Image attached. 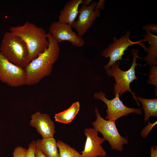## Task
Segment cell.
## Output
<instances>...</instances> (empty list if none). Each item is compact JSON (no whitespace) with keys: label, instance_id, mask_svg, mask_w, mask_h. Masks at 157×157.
Listing matches in <instances>:
<instances>
[{"label":"cell","instance_id":"obj_17","mask_svg":"<svg viewBox=\"0 0 157 157\" xmlns=\"http://www.w3.org/2000/svg\"><path fill=\"white\" fill-rule=\"evenodd\" d=\"M137 100L140 101L142 104V108L144 115V118L145 121H148L150 117H157V99H148L140 96L136 97Z\"/></svg>","mask_w":157,"mask_h":157},{"label":"cell","instance_id":"obj_22","mask_svg":"<svg viewBox=\"0 0 157 157\" xmlns=\"http://www.w3.org/2000/svg\"><path fill=\"white\" fill-rule=\"evenodd\" d=\"M35 141L33 140L28 145L26 157H35Z\"/></svg>","mask_w":157,"mask_h":157},{"label":"cell","instance_id":"obj_15","mask_svg":"<svg viewBox=\"0 0 157 157\" xmlns=\"http://www.w3.org/2000/svg\"><path fill=\"white\" fill-rule=\"evenodd\" d=\"M35 146L36 149L47 157H59L57 142L53 137L37 139Z\"/></svg>","mask_w":157,"mask_h":157},{"label":"cell","instance_id":"obj_16","mask_svg":"<svg viewBox=\"0 0 157 157\" xmlns=\"http://www.w3.org/2000/svg\"><path fill=\"white\" fill-rule=\"evenodd\" d=\"M80 108L79 102L73 103L68 109L56 114L54 116L55 120L65 124L71 122L78 113Z\"/></svg>","mask_w":157,"mask_h":157},{"label":"cell","instance_id":"obj_25","mask_svg":"<svg viewBox=\"0 0 157 157\" xmlns=\"http://www.w3.org/2000/svg\"><path fill=\"white\" fill-rule=\"evenodd\" d=\"M105 2V0H100L99 2H97V5L95 8L94 10L99 9L100 10L103 9L104 7Z\"/></svg>","mask_w":157,"mask_h":157},{"label":"cell","instance_id":"obj_7","mask_svg":"<svg viewBox=\"0 0 157 157\" xmlns=\"http://www.w3.org/2000/svg\"><path fill=\"white\" fill-rule=\"evenodd\" d=\"M119 94L117 93L114 98L111 100L106 98V95L103 92L100 91L95 92L93 94L94 99L103 102L107 106L106 115L105 119L116 121L118 118L133 113L138 115L142 113V109L129 107L125 105L119 97Z\"/></svg>","mask_w":157,"mask_h":157},{"label":"cell","instance_id":"obj_20","mask_svg":"<svg viewBox=\"0 0 157 157\" xmlns=\"http://www.w3.org/2000/svg\"><path fill=\"white\" fill-rule=\"evenodd\" d=\"M28 149L22 146H17L13 152V157H26Z\"/></svg>","mask_w":157,"mask_h":157},{"label":"cell","instance_id":"obj_8","mask_svg":"<svg viewBox=\"0 0 157 157\" xmlns=\"http://www.w3.org/2000/svg\"><path fill=\"white\" fill-rule=\"evenodd\" d=\"M0 81L12 87L26 85L24 68L10 62L0 52Z\"/></svg>","mask_w":157,"mask_h":157},{"label":"cell","instance_id":"obj_12","mask_svg":"<svg viewBox=\"0 0 157 157\" xmlns=\"http://www.w3.org/2000/svg\"><path fill=\"white\" fill-rule=\"evenodd\" d=\"M31 118L30 125L36 129L42 138L53 137L55 127L49 115L37 111L32 115Z\"/></svg>","mask_w":157,"mask_h":157},{"label":"cell","instance_id":"obj_21","mask_svg":"<svg viewBox=\"0 0 157 157\" xmlns=\"http://www.w3.org/2000/svg\"><path fill=\"white\" fill-rule=\"evenodd\" d=\"M148 124L145 126L141 132V135L143 138H146L147 137L148 134L154 126L157 123V121L153 123H151L148 120Z\"/></svg>","mask_w":157,"mask_h":157},{"label":"cell","instance_id":"obj_9","mask_svg":"<svg viewBox=\"0 0 157 157\" xmlns=\"http://www.w3.org/2000/svg\"><path fill=\"white\" fill-rule=\"evenodd\" d=\"M97 4V2L93 1L89 6L82 4L79 9L78 19L71 27L79 36L82 37L93 24L96 19L100 16V10H94Z\"/></svg>","mask_w":157,"mask_h":157},{"label":"cell","instance_id":"obj_2","mask_svg":"<svg viewBox=\"0 0 157 157\" xmlns=\"http://www.w3.org/2000/svg\"><path fill=\"white\" fill-rule=\"evenodd\" d=\"M9 31L13 35L20 37L25 42L31 61L49 47L46 32L33 23L26 22L21 26H11Z\"/></svg>","mask_w":157,"mask_h":157},{"label":"cell","instance_id":"obj_18","mask_svg":"<svg viewBox=\"0 0 157 157\" xmlns=\"http://www.w3.org/2000/svg\"><path fill=\"white\" fill-rule=\"evenodd\" d=\"M57 142L59 157H80L81 154L67 144L60 140Z\"/></svg>","mask_w":157,"mask_h":157},{"label":"cell","instance_id":"obj_23","mask_svg":"<svg viewBox=\"0 0 157 157\" xmlns=\"http://www.w3.org/2000/svg\"><path fill=\"white\" fill-rule=\"evenodd\" d=\"M142 29L150 33H157V25L155 24H149L144 26Z\"/></svg>","mask_w":157,"mask_h":157},{"label":"cell","instance_id":"obj_26","mask_svg":"<svg viewBox=\"0 0 157 157\" xmlns=\"http://www.w3.org/2000/svg\"><path fill=\"white\" fill-rule=\"evenodd\" d=\"M35 157H47L40 151L36 148L35 153Z\"/></svg>","mask_w":157,"mask_h":157},{"label":"cell","instance_id":"obj_5","mask_svg":"<svg viewBox=\"0 0 157 157\" xmlns=\"http://www.w3.org/2000/svg\"><path fill=\"white\" fill-rule=\"evenodd\" d=\"M94 112L96 119L92 123L93 128L100 133L107 141L111 149L120 151L123 149V145L127 144L128 139L122 136L118 131L115 121L107 120L102 117L98 109L95 108Z\"/></svg>","mask_w":157,"mask_h":157},{"label":"cell","instance_id":"obj_13","mask_svg":"<svg viewBox=\"0 0 157 157\" xmlns=\"http://www.w3.org/2000/svg\"><path fill=\"white\" fill-rule=\"evenodd\" d=\"M82 3V0H71L67 2L60 11L58 22L71 26L78 14L79 7Z\"/></svg>","mask_w":157,"mask_h":157},{"label":"cell","instance_id":"obj_24","mask_svg":"<svg viewBox=\"0 0 157 157\" xmlns=\"http://www.w3.org/2000/svg\"><path fill=\"white\" fill-rule=\"evenodd\" d=\"M151 157H157V147L152 146L150 149Z\"/></svg>","mask_w":157,"mask_h":157},{"label":"cell","instance_id":"obj_3","mask_svg":"<svg viewBox=\"0 0 157 157\" xmlns=\"http://www.w3.org/2000/svg\"><path fill=\"white\" fill-rule=\"evenodd\" d=\"M0 52L10 62L22 67L24 68L31 62L25 42L20 37L10 31L3 35Z\"/></svg>","mask_w":157,"mask_h":157},{"label":"cell","instance_id":"obj_10","mask_svg":"<svg viewBox=\"0 0 157 157\" xmlns=\"http://www.w3.org/2000/svg\"><path fill=\"white\" fill-rule=\"evenodd\" d=\"M49 32L57 42L63 41L70 42L72 45L77 47H83L85 41L74 32L71 26L67 24L54 21L50 24Z\"/></svg>","mask_w":157,"mask_h":157},{"label":"cell","instance_id":"obj_19","mask_svg":"<svg viewBox=\"0 0 157 157\" xmlns=\"http://www.w3.org/2000/svg\"><path fill=\"white\" fill-rule=\"evenodd\" d=\"M148 79L147 81L149 84L154 85L157 89V67L156 65L151 66L148 75Z\"/></svg>","mask_w":157,"mask_h":157},{"label":"cell","instance_id":"obj_1","mask_svg":"<svg viewBox=\"0 0 157 157\" xmlns=\"http://www.w3.org/2000/svg\"><path fill=\"white\" fill-rule=\"evenodd\" d=\"M47 36L49 42L48 48L24 68L26 85H36L50 75L54 64L59 58L60 49L58 43L49 32L47 33Z\"/></svg>","mask_w":157,"mask_h":157},{"label":"cell","instance_id":"obj_6","mask_svg":"<svg viewBox=\"0 0 157 157\" xmlns=\"http://www.w3.org/2000/svg\"><path fill=\"white\" fill-rule=\"evenodd\" d=\"M130 31H127L124 35H122L119 39L117 38L116 36L114 37L113 39V42L103 50L102 56L110 58L108 63L104 66L105 70L109 68L117 60H122V56L124 54V51L130 46L139 45L146 51L147 47L144 43L141 42V39L138 41L133 42L130 39Z\"/></svg>","mask_w":157,"mask_h":157},{"label":"cell","instance_id":"obj_11","mask_svg":"<svg viewBox=\"0 0 157 157\" xmlns=\"http://www.w3.org/2000/svg\"><path fill=\"white\" fill-rule=\"evenodd\" d=\"M86 140L80 157H105L107 153L101 145L106 141L98 135V132L93 128H87L84 130Z\"/></svg>","mask_w":157,"mask_h":157},{"label":"cell","instance_id":"obj_4","mask_svg":"<svg viewBox=\"0 0 157 157\" xmlns=\"http://www.w3.org/2000/svg\"><path fill=\"white\" fill-rule=\"evenodd\" d=\"M131 51L133 55L132 63L128 70H122L120 68L119 64L116 63L105 70L109 77H113L115 80V83L114 84V95L115 96L116 93H118L122 96L124 93L128 91L131 94L139 106L140 104L136 99L135 93L130 88V84L134 80H136L138 79L135 75V67L137 65H142L137 63L136 60L138 58H142L138 56L139 51L138 49H133Z\"/></svg>","mask_w":157,"mask_h":157},{"label":"cell","instance_id":"obj_27","mask_svg":"<svg viewBox=\"0 0 157 157\" xmlns=\"http://www.w3.org/2000/svg\"><path fill=\"white\" fill-rule=\"evenodd\" d=\"M92 0H82V4H83L86 6H89L91 3Z\"/></svg>","mask_w":157,"mask_h":157},{"label":"cell","instance_id":"obj_14","mask_svg":"<svg viewBox=\"0 0 157 157\" xmlns=\"http://www.w3.org/2000/svg\"><path fill=\"white\" fill-rule=\"evenodd\" d=\"M147 42L150 44L147 47L146 51L147 55L144 59L147 64L150 66L156 65L157 61V36L151 33L146 31V33L143 36V38L141 39V42Z\"/></svg>","mask_w":157,"mask_h":157}]
</instances>
